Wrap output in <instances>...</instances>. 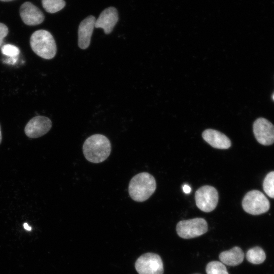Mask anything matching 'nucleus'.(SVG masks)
<instances>
[{"label": "nucleus", "instance_id": "obj_16", "mask_svg": "<svg viewBox=\"0 0 274 274\" xmlns=\"http://www.w3.org/2000/svg\"><path fill=\"white\" fill-rule=\"evenodd\" d=\"M45 10L49 13H55L62 10L65 6L64 0H42Z\"/></svg>", "mask_w": 274, "mask_h": 274}, {"label": "nucleus", "instance_id": "obj_23", "mask_svg": "<svg viewBox=\"0 0 274 274\" xmlns=\"http://www.w3.org/2000/svg\"><path fill=\"white\" fill-rule=\"evenodd\" d=\"M23 227L27 230L30 231L31 229V227L29 226L27 223H24Z\"/></svg>", "mask_w": 274, "mask_h": 274}, {"label": "nucleus", "instance_id": "obj_12", "mask_svg": "<svg viewBox=\"0 0 274 274\" xmlns=\"http://www.w3.org/2000/svg\"><path fill=\"white\" fill-rule=\"evenodd\" d=\"M95 17L90 15L82 20L78 28V46L82 49L87 48L95 27Z\"/></svg>", "mask_w": 274, "mask_h": 274}, {"label": "nucleus", "instance_id": "obj_18", "mask_svg": "<svg viewBox=\"0 0 274 274\" xmlns=\"http://www.w3.org/2000/svg\"><path fill=\"white\" fill-rule=\"evenodd\" d=\"M263 188L270 197L274 198V172L269 173L264 179Z\"/></svg>", "mask_w": 274, "mask_h": 274}, {"label": "nucleus", "instance_id": "obj_26", "mask_svg": "<svg viewBox=\"0 0 274 274\" xmlns=\"http://www.w3.org/2000/svg\"><path fill=\"white\" fill-rule=\"evenodd\" d=\"M273 99H274V95H273Z\"/></svg>", "mask_w": 274, "mask_h": 274}, {"label": "nucleus", "instance_id": "obj_7", "mask_svg": "<svg viewBox=\"0 0 274 274\" xmlns=\"http://www.w3.org/2000/svg\"><path fill=\"white\" fill-rule=\"evenodd\" d=\"M219 195L215 188L209 185H204L198 189L195 193L196 206L204 212H210L216 207Z\"/></svg>", "mask_w": 274, "mask_h": 274}, {"label": "nucleus", "instance_id": "obj_1", "mask_svg": "<svg viewBox=\"0 0 274 274\" xmlns=\"http://www.w3.org/2000/svg\"><path fill=\"white\" fill-rule=\"evenodd\" d=\"M111 152V144L106 136L95 134L88 137L83 145V152L89 162L98 163L106 160Z\"/></svg>", "mask_w": 274, "mask_h": 274}, {"label": "nucleus", "instance_id": "obj_20", "mask_svg": "<svg viewBox=\"0 0 274 274\" xmlns=\"http://www.w3.org/2000/svg\"><path fill=\"white\" fill-rule=\"evenodd\" d=\"M9 29L7 25L0 22V47L2 46L4 39L8 35Z\"/></svg>", "mask_w": 274, "mask_h": 274}, {"label": "nucleus", "instance_id": "obj_25", "mask_svg": "<svg viewBox=\"0 0 274 274\" xmlns=\"http://www.w3.org/2000/svg\"><path fill=\"white\" fill-rule=\"evenodd\" d=\"M0 1H2V2H10V1H14V0H0Z\"/></svg>", "mask_w": 274, "mask_h": 274}, {"label": "nucleus", "instance_id": "obj_13", "mask_svg": "<svg viewBox=\"0 0 274 274\" xmlns=\"http://www.w3.org/2000/svg\"><path fill=\"white\" fill-rule=\"evenodd\" d=\"M202 136L206 142L215 148L227 149L231 145L230 139L226 135L215 129L205 130L202 133Z\"/></svg>", "mask_w": 274, "mask_h": 274}, {"label": "nucleus", "instance_id": "obj_17", "mask_svg": "<svg viewBox=\"0 0 274 274\" xmlns=\"http://www.w3.org/2000/svg\"><path fill=\"white\" fill-rule=\"evenodd\" d=\"M206 270L207 274H229L225 265L217 261L209 262Z\"/></svg>", "mask_w": 274, "mask_h": 274}, {"label": "nucleus", "instance_id": "obj_9", "mask_svg": "<svg viewBox=\"0 0 274 274\" xmlns=\"http://www.w3.org/2000/svg\"><path fill=\"white\" fill-rule=\"evenodd\" d=\"M51 120L47 117L37 116L26 124L24 132L30 138H38L47 133L52 127Z\"/></svg>", "mask_w": 274, "mask_h": 274}, {"label": "nucleus", "instance_id": "obj_22", "mask_svg": "<svg viewBox=\"0 0 274 274\" xmlns=\"http://www.w3.org/2000/svg\"><path fill=\"white\" fill-rule=\"evenodd\" d=\"M183 191L186 194H189L191 191V187L187 184H185L183 186Z\"/></svg>", "mask_w": 274, "mask_h": 274}, {"label": "nucleus", "instance_id": "obj_19", "mask_svg": "<svg viewBox=\"0 0 274 274\" xmlns=\"http://www.w3.org/2000/svg\"><path fill=\"white\" fill-rule=\"evenodd\" d=\"M2 53L6 56L13 57H17L20 53L19 49L11 44H6L1 48Z\"/></svg>", "mask_w": 274, "mask_h": 274}, {"label": "nucleus", "instance_id": "obj_24", "mask_svg": "<svg viewBox=\"0 0 274 274\" xmlns=\"http://www.w3.org/2000/svg\"><path fill=\"white\" fill-rule=\"evenodd\" d=\"M1 141H2V132H1V126H0V144L1 143Z\"/></svg>", "mask_w": 274, "mask_h": 274}, {"label": "nucleus", "instance_id": "obj_14", "mask_svg": "<svg viewBox=\"0 0 274 274\" xmlns=\"http://www.w3.org/2000/svg\"><path fill=\"white\" fill-rule=\"evenodd\" d=\"M219 257L222 263L229 266H236L243 262L244 253L241 248L234 247L229 251L221 252Z\"/></svg>", "mask_w": 274, "mask_h": 274}, {"label": "nucleus", "instance_id": "obj_11", "mask_svg": "<svg viewBox=\"0 0 274 274\" xmlns=\"http://www.w3.org/2000/svg\"><path fill=\"white\" fill-rule=\"evenodd\" d=\"M118 13L117 9L110 7L103 10L96 19L95 28H101L106 34L110 33L118 21Z\"/></svg>", "mask_w": 274, "mask_h": 274}, {"label": "nucleus", "instance_id": "obj_8", "mask_svg": "<svg viewBox=\"0 0 274 274\" xmlns=\"http://www.w3.org/2000/svg\"><path fill=\"white\" fill-rule=\"evenodd\" d=\"M253 132L257 141L262 145H270L274 143V125L265 118L255 120Z\"/></svg>", "mask_w": 274, "mask_h": 274}, {"label": "nucleus", "instance_id": "obj_3", "mask_svg": "<svg viewBox=\"0 0 274 274\" xmlns=\"http://www.w3.org/2000/svg\"><path fill=\"white\" fill-rule=\"evenodd\" d=\"M30 45L32 51L39 56L46 59L53 58L57 48L51 33L44 29H39L32 33L30 38Z\"/></svg>", "mask_w": 274, "mask_h": 274}, {"label": "nucleus", "instance_id": "obj_2", "mask_svg": "<svg viewBox=\"0 0 274 274\" xmlns=\"http://www.w3.org/2000/svg\"><path fill=\"white\" fill-rule=\"evenodd\" d=\"M156 188L154 177L148 173L143 172L132 178L128 185V193L133 200L143 202L154 193Z\"/></svg>", "mask_w": 274, "mask_h": 274}, {"label": "nucleus", "instance_id": "obj_10", "mask_svg": "<svg viewBox=\"0 0 274 274\" xmlns=\"http://www.w3.org/2000/svg\"><path fill=\"white\" fill-rule=\"evenodd\" d=\"M19 13L24 23L29 26L40 24L45 19L43 13L30 2H26L21 5Z\"/></svg>", "mask_w": 274, "mask_h": 274}, {"label": "nucleus", "instance_id": "obj_4", "mask_svg": "<svg viewBox=\"0 0 274 274\" xmlns=\"http://www.w3.org/2000/svg\"><path fill=\"white\" fill-rule=\"evenodd\" d=\"M242 207L246 212L257 215L268 211L270 203L263 193L253 190L245 195L242 201Z\"/></svg>", "mask_w": 274, "mask_h": 274}, {"label": "nucleus", "instance_id": "obj_15", "mask_svg": "<svg viewBox=\"0 0 274 274\" xmlns=\"http://www.w3.org/2000/svg\"><path fill=\"white\" fill-rule=\"evenodd\" d=\"M247 260L255 264H259L264 261L266 255L263 250L259 247L250 249L246 254Z\"/></svg>", "mask_w": 274, "mask_h": 274}, {"label": "nucleus", "instance_id": "obj_5", "mask_svg": "<svg viewBox=\"0 0 274 274\" xmlns=\"http://www.w3.org/2000/svg\"><path fill=\"white\" fill-rule=\"evenodd\" d=\"M176 231L183 238H192L204 234L208 231V224L201 218L182 220L178 223Z\"/></svg>", "mask_w": 274, "mask_h": 274}, {"label": "nucleus", "instance_id": "obj_6", "mask_svg": "<svg viewBox=\"0 0 274 274\" xmlns=\"http://www.w3.org/2000/svg\"><path fill=\"white\" fill-rule=\"evenodd\" d=\"M139 274H163V265L159 255L154 253H146L140 256L134 263Z\"/></svg>", "mask_w": 274, "mask_h": 274}, {"label": "nucleus", "instance_id": "obj_21", "mask_svg": "<svg viewBox=\"0 0 274 274\" xmlns=\"http://www.w3.org/2000/svg\"><path fill=\"white\" fill-rule=\"evenodd\" d=\"M17 58L16 57H9V58L6 59L4 62L7 64H13L16 62Z\"/></svg>", "mask_w": 274, "mask_h": 274}]
</instances>
